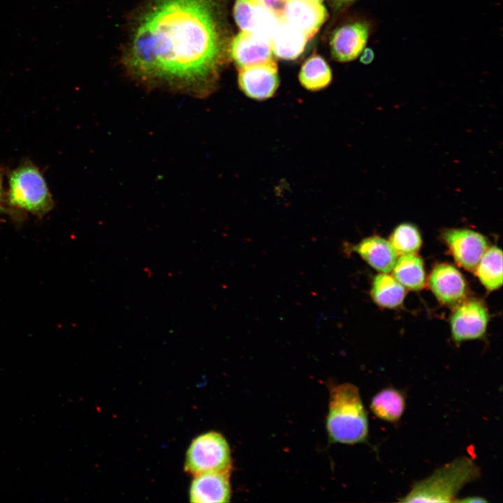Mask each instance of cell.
I'll return each mask as SVG.
<instances>
[{
    "mask_svg": "<svg viewBox=\"0 0 503 503\" xmlns=\"http://www.w3.org/2000/svg\"><path fill=\"white\" fill-rule=\"evenodd\" d=\"M222 0H152L136 18L123 55L145 82L211 92L226 50Z\"/></svg>",
    "mask_w": 503,
    "mask_h": 503,
    "instance_id": "cell-1",
    "label": "cell"
},
{
    "mask_svg": "<svg viewBox=\"0 0 503 503\" xmlns=\"http://www.w3.org/2000/svg\"><path fill=\"white\" fill-rule=\"evenodd\" d=\"M326 429L333 442L356 444L367 440V414L355 385L344 383L331 388Z\"/></svg>",
    "mask_w": 503,
    "mask_h": 503,
    "instance_id": "cell-2",
    "label": "cell"
},
{
    "mask_svg": "<svg viewBox=\"0 0 503 503\" xmlns=\"http://www.w3.org/2000/svg\"><path fill=\"white\" fill-rule=\"evenodd\" d=\"M481 476L479 467L468 456H461L416 482L402 502H453L460 490Z\"/></svg>",
    "mask_w": 503,
    "mask_h": 503,
    "instance_id": "cell-3",
    "label": "cell"
},
{
    "mask_svg": "<svg viewBox=\"0 0 503 503\" xmlns=\"http://www.w3.org/2000/svg\"><path fill=\"white\" fill-rule=\"evenodd\" d=\"M5 197L10 209L38 217L47 214L54 205L43 173L29 160L21 162L8 173Z\"/></svg>",
    "mask_w": 503,
    "mask_h": 503,
    "instance_id": "cell-4",
    "label": "cell"
},
{
    "mask_svg": "<svg viewBox=\"0 0 503 503\" xmlns=\"http://www.w3.org/2000/svg\"><path fill=\"white\" fill-rule=\"evenodd\" d=\"M232 460L229 445L219 432L201 434L191 442L185 456L184 471L191 475L210 472H230Z\"/></svg>",
    "mask_w": 503,
    "mask_h": 503,
    "instance_id": "cell-5",
    "label": "cell"
},
{
    "mask_svg": "<svg viewBox=\"0 0 503 503\" xmlns=\"http://www.w3.org/2000/svg\"><path fill=\"white\" fill-rule=\"evenodd\" d=\"M238 84L245 94L252 99L271 98L279 84L276 63L271 60L240 68Z\"/></svg>",
    "mask_w": 503,
    "mask_h": 503,
    "instance_id": "cell-6",
    "label": "cell"
},
{
    "mask_svg": "<svg viewBox=\"0 0 503 503\" xmlns=\"http://www.w3.org/2000/svg\"><path fill=\"white\" fill-rule=\"evenodd\" d=\"M488 313L482 302L472 300L463 302L451 317L452 337L455 342L481 337L486 330Z\"/></svg>",
    "mask_w": 503,
    "mask_h": 503,
    "instance_id": "cell-7",
    "label": "cell"
},
{
    "mask_svg": "<svg viewBox=\"0 0 503 503\" xmlns=\"http://www.w3.org/2000/svg\"><path fill=\"white\" fill-rule=\"evenodd\" d=\"M443 238L449 247L456 262L467 270L474 269L487 248L486 238L472 230H446Z\"/></svg>",
    "mask_w": 503,
    "mask_h": 503,
    "instance_id": "cell-8",
    "label": "cell"
},
{
    "mask_svg": "<svg viewBox=\"0 0 503 503\" xmlns=\"http://www.w3.org/2000/svg\"><path fill=\"white\" fill-rule=\"evenodd\" d=\"M234 17L242 31L254 32L270 39L279 20L265 6L263 0H237Z\"/></svg>",
    "mask_w": 503,
    "mask_h": 503,
    "instance_id": "cell-9",
    "label": "cell"
},
{
    "mask_svg": "<svg viewBox=\"0 0 503 503\" xmlns=\"http://www.w3.org/2000/svg\"><path fill=\"white\" fill-rule=\"evenodd\" d=\"M229 49L239 68L272 60L270 38L254 32L239 33L231 41Z\"/></svg>",
    "mask_w": 503,
    "mask_h": 503,
    "instance_id": "cell-10",
    "label": "cell"
},
{
    "mask_svg": "<svg viewBox=\"0 0 503 503\" xmlns=\"http://www.w3.org/2000/svg\"><path fill=\"white\" fill-rule=\"evenodd\" d=\"M230 472L210 471L194 475L189 489L191 502H228L231 497Z\"/></svg>",
    "mask_w": 503,
    "mask_h": 503,
    "instance_id": "cell-11",
    "label": "cell"
},
{
    "mask_svg": "<svg viewBox=\"0 0 503 503\" xmlns=\"http://www.w3.org/2000/svg\"><path fill=\"white\" fill-rule=\"evenodd\" d=\"M369 35V26L365 22L346 24L332 35L331 52L337 61L355 59L363 50Z\"/></svg>",
    "mask_w": 503,
    "mask_h": 503,
    "instance_id": "cell-12",
    "label": "cell"
},
{
    "mask_svg": "<svg viewBox=\"0 0 503 503\" xmlns=\"http://www.w3.org/2000/svg\"><path fill=\"white\" fill-rule=\"evenodd\" d=\"M325 8L313 0H286L283 19L311 38L327 18Z\"/></svg>",
    "mask_w": 503,
    "mask_h": 503,
    "instance_id": "cell-13",
    "label": "cell"
},
{
    "mask_svg": "<svg viewBox=\"0 0 503 503\" xmlns=\"http://www.w3.org/2000/svg\"><path fill=\"white\" fill-rule=\"evenodd\" d=\"M431 290L437 299L445 304L461 300L466 293V284L461 273L453 265H436L429 278Z\"/></svg>",
    "mask_w": 503,
    "mask_h": 503,
    "instance_id": "cell-14",
    "label": "cell"
},
{
    "mask_svg": "<svg viewBox=\"0 0 503 503\" xmlns=\"http://www.w3.org/2000/svg\"><path fill=\"white\" fill-rule=\"evenodd\" d=\"M351 249L373 268L384 273L393 270L398 258V253L391 242L378 236L366 238Z\"/></svg>",
    "mask_w": 503,
    "mask_h": 503,
    "instance_id": "cell-15",
    "label": "cell"
},
{
    "mask_svg": "<svg viewBox=\"0 0 503 503\" xmlns=\"http://www.w3.org/2000/svg\"><path fill=\"white\" fill-rule=\"evenodd\" d=\"M309 38L299 29L280 19L270 37L272 51L284 59H293L303 52Z\"/></svg>",
    "mask_w": 503,
    "mask_h": 503,
    "instance_id": "cell-16",
    "label": "cell"
},
{
    "mask_svg": "<svg viewBox=\"0 0 503 503\" xmlns=\"http://www.w3.org/2000/svg\"><path fill=\"white\" fill-rule=\"evenodd\" d=\"M405 407V398L402 393L391 387L377 393L370 404V410L376 417L391 423L401 418Z\"/></svg>",
    "mask_w": 503,
    "mask_h": 503,
    "instance_id": "cell-17",
    "label": "cell"
},
{
    "mask_svg": "<svg viewBox=\"0 0 503 503\" xmlns=\"http://www.w3.org/2000/svg\"><path fill=\"white\" fill-rule=\"evenodd\" d=\"M393 277L402 286L417 291L425 283L423 263L414 254H402L393 268Z\"/></svg>",
    "mask_w": 503,
    "mask_h": 503,
    "instance_id": "cell-18",
    "label": "cell"
},
{
    "mask_svg": "<svg viewBox=\"0 0 503 503\" xmlns=\"http://www.w3.org/2000/svg\"><path fill=\"white\" fill-rule=\"evenodd\" d=\"M371 294L379 305L393 308L402 302L405 291L404 286L393 277L382 272L374 278Z\"/></svg>",
    "mask_w": 503,
    "mask_h": 503,
    "instance_id": "cell-19",
    "label": "cell"
},
{
    "mask_svg": "<svg viewBox=\"0 0 503 503\" xmlns=\"http://www.w3.org/2000/svg\"><path fill=\"white\" fill-rule=\"evenodd\" d=\"M475 268L480 282L488 291L500 288L502 284L501 249L494 246L486 250Z\"/></svg>",
    "mask_w": 503,
    "mask_h": 503,
    "instance_id": "cell-20",
    "label": "cell"
},
{
    "mask_svg": "<svg viewBox=\"0 0 503 503\" xmlns=\"http://www.w3.org/2000/svg\"><path fill=\"white\" fill-rule=\"evenodd\" d=\"M332 79L329 66L318 55H312L302 65L299 80L307 89L318 91L327 87Z\"/></svg>",
    "mask_w": 503,
    "mask_h": 503,
    "instance_id": "cell-21",
    "label": "cell"
},
{
    "mask_svg": "<svg viewBox=\"0 0 503 503\" xmlns=\"http://www.w3.org/2000/svg\"><path fill=\"white\" fill-rule=\"evenodd\" d=\"M389 242L398 254H414L421 245V237L414 225L404 223L393 230Z\"/></svg>",
    "mask_w": 503,
    "mask_h": 503,
    "instance_id": "cell-22",
    "label": "cell"
},
{
    "mask_svg": "<svg viewBox=\"0 0 503 503\" xmlns=\"http://www.w3.org/2000/svg\"><path fill=\"white\" fill-rule=\"evenodd\" d=\"M263 1L277 18L283 19L286 0H263Z\"/></svg>",
    "mask_w": 503,
    "mask_h": 503,
    "instance_id": "cell-23",
    "label": "cell"
},
{
    "mask_svg": "<svg viewBox=\"0 0 503 503\" xmlns=\"http://www.w3.org/2000/svg\"><path fill=\"white\" fill-rule=\"evenodd\" d=\"M3 171L0 168V213L10 214L11 216L19 214L18 212L10 209L6 203L5 191L3 190Z\"/></svg>",
    "mask_w": 503,
    "mask_h": 503,
    "instance_id": "cell-24",
    "label": "cell"
},
{
    "mask_svg": "<svg viewBox=\"0 0 503 503\" xmlns=\"http://www.w3.org/2000/svg\"><path fill=\"white\" fill-rule=\"evenodd\" d=\"M486 499L481 496H469L464 499L456 500L455 502H465V503H476V502H486Z\"/></svg>",
    "mask_w": 503,
    "mask_h": 503,
    "instance_id": "cell-25",
    "label": "cell"
},
{
    "mask_svg": "<svg viewBox=\"0 0 503 503\" xmlns=\"http://www.w3.org/2000/svg\"><path fill=\"white\" fill-rule=\"evenodd\" d=\"M372 58H373L372 52L371 50H367L364 52V54L361 58V61L363 63H369L372 59Z\"/></svg>",
    "mask_w": 503,
    "mask_h": 503,
    "instance_id": "cell-26",
    "label": "cell"
},
{
    "mask_svg": "<svg viewBox=\"0 0 503 503\" xmlns=\"http://www.w3.org/2000/svg\"><path fill=\"white\" fill-rule=\"evenodd\" d=\"M313 1H316L320 2L321 0H313Z\"/></svg>",
    "mask_w": 503,
    "mask_h": 503,
    "instance_id": "cell-27",
    "label": "cell"
}]
</instances>
